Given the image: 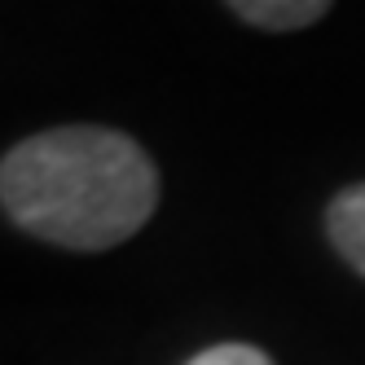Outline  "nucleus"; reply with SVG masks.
<instances>
[{"label": "nucleus", "mask_w": 365, "mask_h": 365, "mask_svg": "<svg viewBox=\"0 0 365 365\" xmlns=\"http://www.w3.org/2000/svg\"><path fill=\"white\" fill-rule=\"evenodd\" d=\"M0 207L40 242L110 251L154 216L159 168L119 128L62 123L0 159Z\"/></svg>", "instance_id": "obj_1"}, {"label": "nucleus", "mask_w": 365, "mask_h": 365, "mask_svg": "<svg viewBox=\"0 0 365 365\" xmlns=\"http://www.w3.org/2000/svg\"><path fill=\"white\" fill-rule=\"evenodd\" d=\"M185 365H273V356L255 344H216V348H202L198 356H190Z\"/></svg>", "instance_id": "obj_4"}, {"label": "nucleus", "mask_w": 365, "mask_h": 365, "mask_svg": "<svg viewBox=\"0 0 365 365\" xmlns=\"http://www.w3.org/2000/svg\"><path fill=\"white\" fill-rule=\"evenodd\" d=\"M229 9L259 31H299L330 14L326 0H238Z\"/></svg>", "instance_id": "obj_3"}, {"label": "nucleus", "mask_w": 365, "mask_h": 365, "mask_svg": "<svg viewBox=\"0 0 365 365\" xmlns=\"http://www.w3.org/2000/svg\"><path fill=\"white\" fill-rule=\"evenodd\" d=\"M326 233L334 251L365 277V180L361 185L339 190L326 207Z\"/></svg>", "instance_id": "obj_2"}]
</instances>
